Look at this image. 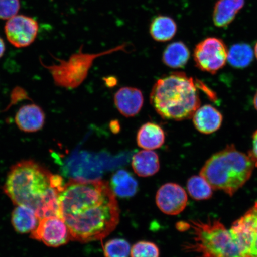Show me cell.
<instances>
[{
    "label": "cell",
    "instance_id": "9a60e30c",
    "mask_svg": "<svg viewBox=\"0 0 257 257\" xmlns=\"http://www.w3.org/2000/svg\"><path fill=\"white\" fill-rule=\"evenodd\" d=\"M138 146L144 150L160 149L165 142V134L162 127L148 122L140 128L137 136Z\"/></svg>",
    "mask_w": 257,
    "mask_h": 257
},
{
    "label": "cell",
    "instance_id": "277c9868",
    "mask_svg": "<svg viewBox=\"0 0 257 257\" xmlns=\"http://www.w3.org/2000/svg\"><path fill=\"white\" fill-rule=\"evenodd\" d=\"M254 167L248 154L237 150L234 145H228L205 162L200 175L215 190L233 196L251 177Z\"/></svg>",
    "mask_w": 257,
    "mask_h": 257
},
{
    "label": "cell",
    "instance_id": "5bb4252c",
    "mask_svg": "<svg viewBox=\"0 0 257 257\" xmlns=\"http://www.w3.org/2000/svg\"><path fill=\"white\" fill-rule=\"evenodd\" d=\"M193 123L200 133L211 134L219 130L223 122V115L213 106L200 107L192 116Z\"/></svg>",
    "mask_w": 257,
    "mask_h": 257
},
{
    "label": "cell",
    "instance_id": "d6986e66",
    "mask_svg": "<svg viewBox=\"0 0 257 257\" xmlns=\"http://www.w3.org/2000/svg\"><path fill=\"white\" fill-rule=\"evenodd\" d=\"M178 30L174 19L168 16L159 15L154 18L150 25V34L157 42L171 40Z\"/></svg>",
    "mask_w": 257,
    "mask_h": 257
},
{
    "label": "cell",
    "instance_id": "9c48e42d",
    "mask_svg": "<svg viewBox=\"0 0 257 257\" xmlns=\"http://www.w3.org/2000/svg\"><path fill=\"white\" fill-rule=\"evenodd\" d=\"M39 25L35 19L22 15L9 19L5 27L8 41L16 48L30 46L36 40Z\"/></svg>",
    "mask_w": 257,
    "mask_h": 257
},
{
    "label": "cell",
    "instance_id": "cb8c5ba5",
    "mask_svg": "<svg viewBox=\"0 0 257 257\" xmlns=\"http://www.w3.org/2000/svg\"><path fill=\"white\" fill-rule=\"evenodd\" d=\"M131 250L130 244L123 239L108 240L104 246L105 257H128Z\"/></svg>",
    "mask_w": 257,
    "mask_h": 257
},
{
    "label": "cell",
    "instance_id": "44dd1931",
    "mask_svg": "<svg viewBox=\"0 0 257 257\" xmlns=\"http://www.w3.org/2000/svg\"><path fill=\"white\" fill-rule=\"evenodd\" d=\"M111 188L115 195L121 198H127L136 195L138 184L136 179L130 173L121 170L112 176Z\"/></svg>",
    "mask_w": 257,
    "mask_h": 257
},
{
    "label": "cell",
    "instance_id": "7a4b0ae2",
    "mask_svg": "<svg viewBox=\"0 0 257 257\" xmlns=\"http://www.w3.org/2000/svg\"><path fill=\"white\" fill-rule=\"evenodd\" d=\"M65 187L62 176L54 175L33 160L16 163L9 173L5 192L16 205L32 209L40 220L59 216V197Z\"/></svg>",
    "mask_w": 257,
    "mask_h": 257
},
{
    "label": "cell",
    "instance_id": "6da1fadb",
    "mask_svg": "<svg viewBox=\"0 0 257 257\" xmlns=\"http://www.w3.org/2000/svg\"><path fill=\"white\" fill-rule=\"evenodd\" d=\"M59 216L68 227L70 239L86 243L104 239L114 231L120 210L107 182L70 179L60 195Z\"/></svg>",
    "mask_w": 257,
    "mask_h": 257
},
{
    "label": "cell",
    "instance_id": "4fadbf2b",
    "mask_svg": "<svg viewBox=\"0 0 257 257\" xmlns=\"http://www.w3.org/2000/svg\"><path fill=\"white\" fill-rule=\"evenodd\" d=\"M114 104L118 111L124 116H136L142 109L144 96L140 89L123 87L115 93Z\"/></svg>",
    "mask_w": 257,
    "mask_h": 257
},
{
    "label": "cell",
    "instance_id": "f1b7e54d",
    "mask_svg": "<svg viewBox=\"0 0 257 257\" xmlns=\"http://www.w3.org/2000/svg\"><path fill=\"white\" fill-rule=\"evenodd\" d=\"M111 128L113 133H118L120 130L119 124H118L117 122L114 121L113 123H111Z\"/></svg>",
    "mask_w": 257,
    "mask_h": 257
},
{
    "label": "cell",
    "instance_id": "e0dca14e",
    "mask_svg": "<svg viewBox=\"0 0 257 257\" xmlns=\"http://www.w3.org/2000/svg\"><path fill=\"white\" fill-rule=\"evenodd\" d=\"M132 166L135 173L140 177L153 176L160 169L159 156L152 150L141 151L134 156Z\"/></svg>",
    "mask_w": 257,
    "mask_h": 257
},
{
    "label": "cell",
    "instance_id": "7c38bea8",
    "mask_svg": "<svg viewBox=\"0 0 257 257\" xmlns=\"http://www.w3.org/2000/svg\"><path fill=\"white\" fill-rule=\"evenodd\" d=\"M46 115L39 105L30 104L22 106L16 112V126L25 133H34L43 128Z\"/></svg>",
    "mask_w": 257,
    "mask_h": 257
},
{
    "label": "cell",
    "instance_id": "ba28073f",
    "mask_svg": "<svg viewBox=\"0 0 257 257\" xmlns=\"http://www.w3.org/2000/svg\"><path fill=\"white\" fill-rule=\"evenodd\" d=\"M229 230L244 257H257V202Z\"/></svg>",
    "mask_w": 257,
    "mask_h": 257
},
{
    "label": "cell",
    "instance_id": "f546056e",
    "mask_svg": "<svg viewBox=\"0 0 257 257\" xmlns=\"http://www.w3.org/2000/svg\"><path fill=\"white\" fill-rule=\"evenodd\" d=\"M253 105L257 110V92L255 95L254 98H253Z\"/></svg>",
    "mask_w": 257,
    "mask_h": 257
},
{
    "label": "cell",
    "instance_id": "d4e9b609",
    "mask_svg": "<svg viewBox=\"0 0 257 257\" xmlns=\"http://www.w3.org/2000/svg\"><path fill=\"white\" fill-rule=\"evenodd\" d=\"M131 257H159L160 251L155 243L141 241L135 244L131 250Z\"/></svg>",
    "mask_w": 257,
    "mask_h": 257
},
{
    "label": "cell",
    "instance_id": "30bf717a",
    "mask_svg": "<svg viewBox=\"0 0 257 257\" xmlns=\"http://www.w3.org/2000/svg\"><path fill=\"white\" fill-rule=\"evenodd\" d=\"M31 236L50 247L63 245L70 239L68 227L59 216L42 218L36 229L31 232Z\"/></svg>",
    "mask_w": 257,
    "mask_h": 257
},
{
    "label": "cell",
    "instance_id": "52a82bcc",
    "mask_svg": "<svg viewBox=\"0 0 257 257\" xmlns=\"http://www.w3.org/2000/svg\"><path fill=\"white\" fill-rule=\"evenodd\" d=\"M228 51L226 44L219 38H207L195 48L194 59L196 66L202 71L216 73L226 65Z\"/></svg>",
    "mask_w": 257,
    "mask_h": 257
},
{
    "label": "cell",
    "instance_id": "ac0fdd59",
    "mask_svg": "<svg viewBox=\"0 0 257 257\" xmlns=\"http://www.w3.org/2000/svg\"><path fill=\"white\" fill-rule=\"evenodd\" d=\"M40 220L35 212L25 205H18L13 211L12 223L18 233L32 232L36 229Z\"/></svg>",
    "mask_w": 257,
    "mask_h": 257
},
{
    "label": "cell",
    "instance_id": "603a6c76",
    "mask_svg": "<svg viewBox=\"0 0 257 257\" xmlns=\"http://www.w3.org/2000/svg\"><path fill=\"white\" fill-rule=\"evenodd\" d=\"M213 188L201 176H193L187 182L189 195L195 200H207L213 196Z\"/></svg>",
    "mask_w": 257,
    "mask_h": 257
},
{
    "label": "cell",
    "instance_id": "4316f807",
    "mask_svg": "<svg viewBox=\"0 0 257 257\" xmlns=\"http://www.w3.org/2000/svg\"><path fill=\"white\" fill-rule=\"evenodd\" d=\"M248 155L254 163L255 167H257V130L253 134L252 148Z\"/></svg>",
    "mask_w": 257,
    "mask_h": 257
},
{
    "label": "cell",
    "instance_id": "2e32d148",
    "mask_svg": "<svg viewBox=\"0 0 257 257\" xmlns=\"http://www.w3.org/2000/svg\"><path fill=\"white\" fill-rule=\"evenodd\" d=\"M245 5V0H218L215 5L213 20L218 28L229 25Z\"/></svg>",
    "mask_w": 257,
    "mask_h": 257
},
{
    "label": "cell",
    "instance_id": "83f0119b",
    "mask_svg": "<svg viewBox=\"0 0 257 257\" xmlns=\"http://www.w3.org/2000/svg\"><path fill=\"white\" fill-rule=\"evenodd\" d=\"M6 46L4 41L0 37V58H2L5 53Z\"/></svg>",
    "mask_w": 257,
    "mask_h": 257
},
{
    "label": "cell",
    "instance_id": "5b68a950",
    "mask_svg": "<svg viewBox=\"0 0 257 257\" xmlns=\"http://www.w3.org/2000/svg\"><path fill=\"white\" fill-rule=\"evenodd\" d=\"M191 229V237L183 245L186 252L200 257H244L235 240L220 220H191L186 223Z\"/></svg>",
    "mask_w": 257,
    "mask_h": 257
},
{
    "label": "cell",
    "instance_id": "7402d4cb",
    "mask_svg": "<svg viewBox=\"0 0 257 257\" xmlns=\"http://www.w3.org/2000/svg\"><path fill=\"white\" fill-rule=\"evenodd\" d=\"M253 56L254 53L248 44H236L228 51L227 61L235 68L243 69L252 63Z\"/></svg>",
    "mask_w": 257,
    "mask_h": 257
},
{
    "label": "cell",
    "instance_id": "8fae6325",
    "mask_svg": "<svg viewBox=\"0 0 257 257\" xmlns=\"http://www.w3.org/2000/svg\"><path fill=\"white\" fill-rule=\"evenodd\" d=\"M156 200L157 207L163 213L176 216L185 210L188 196L181 186L168 183L161 186L157 191Z\"/></svg>",
    "mask_w": 257,
    "mask_h": 257
},
{
    "label": "cell",
    "instance_id": "8992f818",
    "mask_svg": "<svg viewBox=\"0 0 257 257\" xmlns=\"http://www.w3.org/2000/svg\"><path fill=\"white\" fill-rule=\"evenodd\" d=\"M126 48V44H122L98 54L83 53L80 48L79 52L72 54L69 60L57 59L59 64L50 66L42 64V65L49 70L56 85L66 88H75L85 80L96 58L118 51H124Z\"/></svg>",
    "mask_w": 257,
    "mask_h": 257
},
{
    "label": "cell",
    "instance_id": "3957f363",
    "mask_svg": "<svg viewBox=\"0 0 257 257\" xmlns=\"http://www.w3.org/2000/svg\"><path fill=\"white\" fill-rule=\"evenodd\" d=\"M150 102L161 117L176 121L192 117L201 103L194 79L183 72H173L157 80Z\"/></svg>",
    "mask_w": 257,
    "mask_h": 257
},
{
    "label": "cell",
    "instance_id": "ffe728a7",
    "mask_svg": "<svg viewBox=\"0 0 257 257\" xmlns=\"http://www.w3.org/2000/svg\"><path fill=\"white\" fill-rule=\"evenodd\" d=\"M190 58V51L181 41L174 42L168 45L164 50L162 60L166 66L173 69L184 67Z\"/></svg>",
    "mask_w": 257,
    "mask_h": 257
},
{
    "label": "cell",
    "instance_id": "4dcf8cb0",
    "mask_svg": "<svg viewBox=\"0 0 257 257\" xmlns=\"http://www.w3.org/2000/svg\"><path fill=\"white\" fill-rule=\"evenodd\" d=\"M254 53L257 59V43L255 46Z\"/></svg>",
    "mask_w": 257,
    "mask_h": 257
},
{
    "label": "cell",
    "instance_id": "484cf974",
    "mask_svg": "<svg viewBox=\"0 0 257 257\" xmlns=\"http://www.w3.org/2000/svg\"><path fill=\"white\" fill-rule=\"evenodd\" d=\"M20 9V0H0V19L9 20L17 15Z\"/></svg>",
    "mask_w": 257,
    "mask_h": 257
}]
</instances>
